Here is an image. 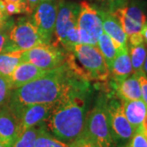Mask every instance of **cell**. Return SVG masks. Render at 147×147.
Listing matches in <instances>:
<instances>
[{
    "label": "cell",
    "mask_w": 147,
    "mask_h": 147,
    "mask_svg": "<svg viewBox=\"0 0 147 147\" xmlns=\"http://www.w3.org/2000/svg\"><path fill=\"white\" fill-rule=\"evenodd\" d=\"M84 82L89 81L74 71L65 61L39 79L12 90L7 105L15 115L26 105L55 103Z\"/></svg>",
    "instance_id": "1"
},
{
    "label": "cell",
    "mask_w": 147,
    "mask_h": 147,
    "mask_svg": "<svg viewBox=\"0 0 147 147\" xmlns=\"http://www.w3.org/2000/svg\"><path fill=\"white\" fill-rule=\"evenodd\" d=\"M89 95V82H84L56 101L45 121L47 131L70 146L81 141L84 136Z\"/></svg>",
    "instance_id": "2"
},
{
    "label": "cell",
    "mask_w": 147,
    "mask_h": 147,
    "mask_svg": "<svg viewBox=\"0 0 147 147\" xmlns=\"http://www.w3.org/2000/svg\"><path fill=\"white\" fill-rule=\"evenodd\" d=\"M107 99L100 96L92 110L87 115L83 139L94 142L100 147H115L107 115Z\"/></svg>",
    "instance_id": "3"
},
{
    "label": "cell",
    "mask_w": 147,
    "mask_h": 147,
    "mask_svg": "<svg viewBox=\"0 0 147 147\" xmlns=\"http://www.w3.org/2000/svg\"><path fill=\"white\" fill-rule=\"evenodd\" d=\"M73 54L88 81L105 82L110 78V69L96 46L79 43L74 48Z\"/></svg>",
    "instance_id": "4"
},
{
    "label": "cell",
    "mask_w": 147,
    "mask_h": 147,
    "mask_svg": "<svg viewBox=\"0 0 147 147\" xmlns=\"http://www.w3.org/2000/svg\"><path fill=\"white\" fill-rule=\"evenodd\" d=\"M43 43L41 36L30 17L22 16L14 21L8 34L4 53L27 51Z\"/></svg>",
    "instance_id": "5"
},
{
    "label": "cell",
    "mask_w": 147,
    "mask_h": 147,
    "mask_svg": "<svg viewBox=\"0 0 147 147\" xmlns=\"http://www.w3.org/2000/svg\"><path fill=\"white\" fill-rule=\"evenodd\" d=\"M68 53L61 47L52 43H42L36 47L24 51L22 61H26L44 70H52L62 65L67 57Z\"/></svg>",
    "instance_id": "6"
},
{
    "label": "cell",
    "mask_w": 147,
    "mask_h": 147,
    "mask_svg": "<svg viewBox=\"0 0 147 147\" xmlns=\"http://www.w3.org/2000/svg\"><path fill=\"white\" fill-rule=\"evenodd\" d=\"M107 115L111 137L115 143L126 144L135 133L134 128L125 116L121 99L110 98L107 100Z\"/></svg>",
    "instance_id": "7"
},
{
    "label": "cell",
    "mask_w": 147,
    "mask_h": 147,
    "mask_svg": "<svg viewBox=\"0 0 147 147\" xmlns=\"http://www.w3.org/2000/svg\"><path fill=\"white\" fill-rule=\"evenodd\" d=\"M79 13V4L67 0L59 1L54 30L56 40L52 44L57 47L62 46L69 32L77 27Z\"/></svg>",
    "instance_id": "8"
},
{
    "label": "cell",
    "mask_w": 147,
    "mask_h": 147,
    "mask_svg": "<svg viewBox=\"0 0 147 147\" xmlns=\"http://www.w3.org/2000/svg\"><path fill=\"white\" fill-rule=\"evenodd\" d=\"M57 14V3L40 2L30 15V20L39 33L43 43L52 42Z\"/></svg>",
    "instance_id": "9"
},
{
    "label": "cell",
    "mask_w": 147,
    "mask_h": 147,
    "mask_svg": "<svg viewBox=\"0 0 147 147\" xmlns=\"http://www.w3.org/2000/svg\"><path fill=\"white\" fill-rule=\"evenodd\" d=\"M77 26L79 30L86 32L96 46L99 37L104 32L99 9L91 5L87 1L81 2L79 4Z\"/></svg>",
    "instance_id": "10"
},
{
    "label": "cell",
    "mask_w": 147,
    "mask_h": 147,
    "mask_svg": "<svg viewBox=\"0 0 147 147\" xmlns=\"http://www.w3.org/2000/svg\"><path fill=\"white\" fill-rule=\"evenodd\" d=\"M54 103L34 104L24 106L15 116L19 121L20 134L26 129L45 122L49 117Z\"/></svg>",
    "instance_id": "11"
},
{
    "label": "cell",
    "mask_w": 147,
    "mask_h": 147,
    "mask_svg": "<svg viewBox=\"0 0 147 147\" xmlns=\"http://www.w3.org/2000/svg\"><path fill=\"white\" fill-rule=\"evenodd\" d=\"M20 135V124L7 105L0 108V143L11 147Z\"/></svg>",
    "instance_id": "12"
},
{
    "label": "cell",
    "mask_w": 147,
    "mask_h": 147,
    "mask_svg": "<svg viewBox=\"0 0 147 147\" xmlns=\"http://www.w3.org/2000/svg\"><path fill=\"white\" fill-rule=\"evenodd\" d=\"M102 20L103 31L111 38L118 51L128 48L127 35L121 26L119 21L110 11L99 10Z\"/></svg>",
    "instance_id": "13"
},
{
    "label": "cell",
    "mask_w": 147,
    "mask_h": 147,
    "mask_svg": "<svg viewBox=\"0 0 147 147\" xmlns=\"http://www.w3.org/2000/svg\"><path fill=\"white\" fill-rule=\"evenodd\" d=\"M48 70H44L38 68L36 65L30 62L22 61L16 66L10 76L9 79L12 90L21 88L25 84L37 79H39Z\"/></svg>",
    "instance_id": "14"
},
{
    "label": "cell",
    "mask_w": 147,
    "mask_h": 147,
    "mask_svg": "<svg viewBox=\"0 0 147 147\" xmlns=\"http://www.w3.org/2000/svg\"><path fill=\"white\" fill-rule=\"evenodd\" d=\"M110 71L114 83L120 82L131 75L132 73H134L128 48L118 51L117 56L112 63Z\"/></svg>",
    "instance_id": "15"
},
{
    "label": "cell",
    "mask_w": 147,
    "mask_h": 147,
    "mask_svg": "<svg viewBox=\"0 0 147 147\" xmlns=\"http://www.w3.org/2000/svg\"><path fill=\"white\" fill-rule=\"evenodd\" d=\"M115 84V88L119 99L123 100H142L140 82L136 73Z\"/></svg>",
    "instance_id": "16"
},
{
    "label": "cell",
    "mask_w": 147,
    "mask_h": 147,
    "mask_svg": "<svg viewBox=\"0 0 147 147\" xmlns=\"http://www.w3.org/2000/svg\"><path fill=\"white\" fill-rule=\"evenodd\" d=\"M125 116L135 131L140 129L147 115V106L142 100H123Z\"/></svg>",
    "instance_id": "17"
},
{
    "label": "cell",
    "mask_w": 147,
    "mask_h": 147,
    "mask_svg": "<svg viewBox=\"0 0 147 147\" xmlns=\"http://www.w3.org/2000/svg\"><path fill=\"white\" fill-rule=\"evenodd\" d=\"M24 51L0 53V75L10 79L13 70L22 62Z\"/></svg>",
    "instance_id": "18"
},
{
    "label": "cell",
    "mask_w": 147,
    "mask_h": 147,
    "mask_svg": "<svg viewBox=\"0 0 147 147\" xmlns=\"http://www.w3.org/2000/svg\"><path fill=\"white\" fill-rule=\"evenodd\" d=\"M96 47L100 50L108 67L110 69L112 63L114 60L115 59L117 53H118V50L113 40L107 34L103 32L97 40Z\"/></svg>",
    "instance_id": "19"
},
{
    "label": "cell",
    "mask_w": 147,
    "mask_h": 147,
    "mask_svg": "<svg viewBox=\"0 0 147 147\" xmlns=\"http://www.w3.org/2000/svg\"><path fill=\"white\" fill-rule=\"evenodd\" d=\"M34 147H71L69 145L58 140L47 130L45 122L39 124V131Z\"/></svg>",
    "instance_id": "20"
},
{
    "label": "cell",
    "mask_w": 147,
    "mask_h": 147,
    "mask_svg": "<svg viewBox=\"0 0 147 147\" xmlns=\"http://www.w3.org/2000/svg\"><path fill=\"white\" fill-rule=\"evenodd\" d=\"M129 55L131 58V65L134 73L142 70L144 61L146 57L147 49L145 42L136 46H128Z\"/></svg>",
    "instance_id": "21"
},
{
    "label": "cell",
    "mask_w": 147,
    "mask_h": 147,
    "mask_svg": "<svg viewBox=\"0 0 147 147\" xmlns=\"http://www.w3.org/2000/svg\"><path fill=\"white\" fill-rule=\"evenodd\" d=\"M40 124V123H39ZM39 124L21 132L11 147H34L39 131Z\"/></svg>",
    "instance_id": "22"
},
{
    "label": "cell",
    "mask_w": 147,
    "mask_h": 147,
    "mask_svg": "<svg viewBox=\"0 0 147 147\" xmlns=\"http://www.w3.org/2000/svg\"><path fill=\"white\" fill-rule=\"evenodd\" d=\"M11 91L10 79L0 75V108L7 104Z\"/></svg>",
    "instance_id": "23"
},
{
    "label": "cell",
    "mask_w": 147,
    "mask_h": 147,
    "mask_svg": "<svg viewBox=\"0 0 147 147\" xmlns=\"http://www.w3.org/2000/svg\"><path fill=\"white\" fill-rule=\"evenodd\" d=\"M126 147H147V137L141 130H137L127 143Z\"/></svg>",
    "instance_id": "24"
},
{
    "label": "cell",
    "mask_w": 147,
    "mask_h": 147,
    "mask_svg": "<svg viewBox=\"0 0 147 147\" xmlns=\"http://www.w3.org/2000/svg\"><path fill=\"white\" fill-rule=\"evenodd\" d=\"M13 22H14V20L10 18L9 21H7L3 26L0 28V53H3L6 45L8 42L9 30Z\"/></svg>",
    "instance_id": "25"
},
{
    "label": "cell",
    "mask_w": 147,
    "mask_h": 147,
    "mask_svg": "<svg viewBox=\"0 0 147 147\" xmlns=\"http://www.w3.org/2000/svg\"><path fill=\"white\" fill-rule=\"evenodd\" d=\"M137 79L140 82L141 90H142V99L147 106V76L143 70L136 73Z\"/></svg>",
    "instance_id": "26"
},
{
    "label": "cell",
    "mask_w": 147,
    "mask_h": 147,
    "mask_svg": "<svg viewBox=\"0 0 147 147\" xmlns=\"http://www.w3.org/2000/svg\"><path fill=\"white\" fill-rule=\"evenodd\" d=\"M104 2H106V4L108 6L109 9L107 11L112 12L118 8H121L126 6L129 0H104Z\"/></svg>",
    "instance_id": "27"
},
{
    "label": "cell",
    "mask_w": 147,
    "mask_h": 147,
    "mask_svg": "<svg viewBox=\"0 0 147 147\" xmlns=\"http://www.w3.org/2000/svg\"><path fill=\"white\" fill-rule=\"evenodd\" d=\"M11 16L7 15L5 8V3L3 0H0V28L3 27L7 21H9Z\"/></svg>",
    "instance_id": "28"
},
{
    "label": "cell",
    "mask_w": 147,
    "mask_h": 147,
    "mask_svg": "<svg viewBox=\"0 0 147 147\" xmlns=\"http://www.w3.org/2000/svg\"><path fill=\"white\" fill-rule=\"evenodd\" d=\"M27 5V14L31 15L37 6L41 2V0H26Z\"/></svg>",
    "instance_id": "29"
},
{
    "label": "cell",
    "mask_w": 147,
    "mask_h": 147,
    "mask_svg": "<svg viewBox=\"0 0 147 147\" xmlns=\"http://www.w3.org/2000/svg\"><path fill=\"white\" fill-rule=\"evenodd\" d=\"M71 147H100L97 146L96 144H95L94 142H90L88 140H85V139H82L81 141H79L78 143L74 144V146Z\"/></svg>",
    "instance_id": "30"
},
{
    "label": "cell",
    "mask_w": 147,
    "mask_h": 147,
    "mask_svg": "<svg viewBox=\"0 0 147 147\" xmlns=\"http://www.w3.org/2000/svg\"><path fill=\"white\" fill-rule=\"evenodd\" d=\"M141 34H142L145 44L147 46V21L145 22V24L142 26V30H141Z\"/></svg>",
    "instance_id": "31"
},
{
    "label": "cell",
    "mask_w": 147,
    "mask_h": 147,
    "mask_svg": "<svg viewBox=\"0 0 147 147\" xmlns=\"http://www.w3.org/2000/svg\"><path fill=\"white\" fill-rule=\"evenodd\" d=\"M138 130H141L142 131V133L147 137V115L146 116L144 121H143V123H142V125L141 127V128L138 129Z\"/></svg>",
    "instance_id": "32"
},
{
    "label": "cell",
    "mask_w": 147,
    "mask_h": 147,
    "mask_svg": "<svg viewBox=\"0 0 147 147\" xmlns=\"http://www.w3.org/2000/svg\"><path fill=\"white\" fill-rule=\"evenodd\" d=\"M142 70L144 71V73L146 74L147 76V54H146V59H145V61H144V65H143Z\"/></svg>",
    "instance_id": "33"
},
{
    "label": "cell",
    "mask_w": 147,
    "mask_h": 147,
    "mask_svg": "<svg viewBox=\"0 0 147 147\" xmlns=\"http://www.w3.org/2000/svg\"><path fill=\"white\" fill-rule=\"evenodd\" d=\"M5 2H13V3H26V0H4Z\"/></svg>",
    "instance_id": "34"
},
{
    "label": "cell",
    "mask_w": 147,
    "mask_h": 147,
    "mask_svg": "<svg viewBox=\"0 0 147 147\" xmlns=\"http://www.w3.org/2000/svg\"><path fill=\"white\" fill-rule=\"evenodd\" d=\"M48 1H55V0H41V2H48Z\"/></svg>",
    "instance_id": "35"
},
{
    "label": "cell",
    "mask_w": 147,
    "mask_h": 147,
    "mask_svg": "<svg viewBox=\"0 0 147 147\" xmlns=\"http://www.w3.org/2000/svg\"><path fill=\"white\" fill-rule=\"evenodd\" d=\"M0 147H4V146H3V145H2V144L0 143Z\"/></svg>",
    "instance_id": "36"
},
{
    "label": "cell",
    "mask_w": 147,
    "mask_h": 147,
    "mask_svg": "<svg viewBox=\"0 0 147 147\" xmlns=\"http://www.w3.org/2000/svg\"><path fill=\"white\" fill-rule=\"evenodd\" d=\"M100 1H104V0H100Z\"/></svg>",
    "instance_id": "37"
}]
</instances>
